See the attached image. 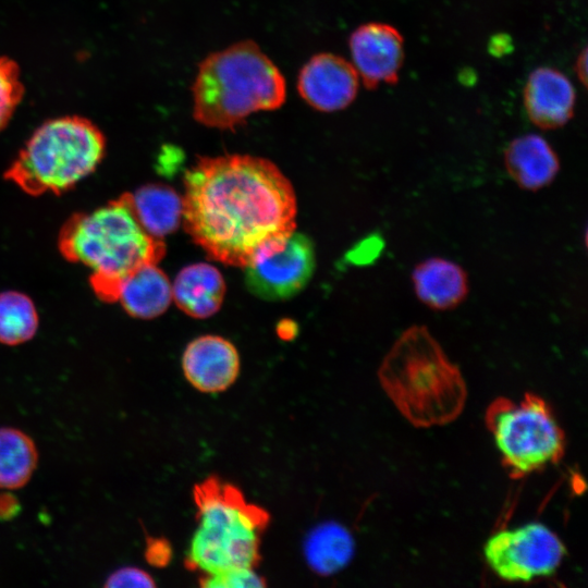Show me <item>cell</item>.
Listing matches in <instances>:
<instances>
[{
	"label": "cell",
	"mask_w": 588,
	"mask_h": 588,
	"mask_svg": "<svg viewBox=\"0 0 588 588\" xmlns=\"http://www.w3.org/2000/svg\"><path fill=\"white\" fill-rule=\"evenodd\" d=\"M182 221L191 238L224 265L244 268L268 243L295 231L287 177L249 155L201 157L184 175Z\"/></svg>",
	"instance_id": "obj_1"
},
{
	"label": "cell",
	"mask_w": 588,
	"mask_h": 588,
	"mask_svg": "<svg viewBox=\"0 0 588 588\" xmlns=\"http://www.w3.org/2000/svg\"><path fill=\"white\" fill-rule=\"evenodd\" d=\"M61 255L90 270L96 296L118 302L125 279L138 268L158 264L166 254L162 240L138 222L126 193L94 210L72 215L58 235Z\"/></svg>",
	"instance_id": "obj_2"
},
{
	"label": "cell",
	"mask_w": 588,
	"mask_h": 588,
	"mask_svg": "<svg viewBox=\"0 0 588 588\" xmlns=\"http://www.w3.org/2000/svg\"><path fill=\"white\" fill-rule=\"evenodd\" d=\"M378 377L388 397L415 427L449 424L464 409V377L425 326H412L400 335Z\"/></svg>",
	"instance_id": "obj_3"
},
{
	"label": "cell",
	"mask_w": 588,
	"mask_h": 588,
	"mask_svg": "<svg viewBox=\"0 0 588 588\" xmlns=\"http://www.w3.org/2000/svg\"><path fill=\"white\" fill-rule=\"evenodd\" d=\"M193 117L208 127L234 130L259 111L280 108L285 79L252 40L236 42L205 58L192 86Z\"/></svg>",
	"instance_id": "obj_4"
},
{
	"label": "cell",
	"mask_w": 588,
	"mask_h": 588,
	"mask_svg": "<svg viewBox=\"0 0 588 588\" xmlns=\"http://www.w3.org/2000/svg\"><path fill=\"white\" fill-rule=\"evenodd\" d=\"M197 528L186 552L185 565L201 575L234 568H255L260 540L269 523L262 507L247 502L241 490L212 476L195 485Z\"/></svg>",
	"instance_id": "obj_5"
},
{
	"label": "cell",
	"mask_w": 588,
	"mask_h": 588,
	"mask_svg": "<svg viewBox=\"0 0 588 588\" xmlns=\"http://www.w3.org/2000/svg\"><path fill=\"white\" fill-rule=\"evenodd\" d=\"M106 137L78 115L39 125L4 172V179L30 196L62 194L91 174L106 154Z\"/></svg>",
	"instance_id": "obj_6"
},
{
	"label": "cell",
	"mask_w": 588,
	"mask_h": 588,
	"mask_svg": "<svg viewBox=\"0 0 588 588\" xmlns=\"http://www.w3.org/2000/svg\"><path fill=\"white\" fill-rule=\"evenodd\" d=\"M485 422L512 478L542 470L564 456L565 432L548 402L535 393L517 401L495 399L486 411Z\"/></svg>",
	"instance_id": "obj_7"
},
{
	"label": "cell",
	"mask_w": 588,
	"mask_h": 588,
	"mask_svg": "<svg viewBox=\"0 0 588 588\" xmlns=\"http://www.w3.org/2000/svg\"><path fill=\"white\" fill-rule=\"evenodd\" d=\"M566 552L562 539L539 522L502 528L483 546L487 565L507 583H530L553 576Z\"/></svg>",
	"instance_id": "obj_8"
},
{
	"label": "cell",
	"mask_w": 588,
	"mask_h": 588,
	"mask_svg": "<svg viewBox=\"0 0 588 588\" xmlns=\"http://www.w3.org/2000/svg\"><path fill=\"white\" fill-rule=\"evenodd\" d=\"M315 267L311 240L293 231L259 249L243 269L250 293L265 301H284L304 290Z\"/></svg>",
	"instance_id": "obj_9"
},
{
	"label": "cell",
	"mask_w": 588,
	"mask_h": 588,
	"mask_svg": "<svg viewBox=\"0 0 588 588\" xmlns=\"http://www.w3.org/2000/svg\"><path fill=\"white\" fill-rule=\"evenodd\" d=\"M350 50L358 76L366 88L395 84L404 61V40L392 25L370 22L350 36Z\"/></svg>",
	"instance_id": "obj_10"
},
{
	"label": "cell",
	"mask_w": 588,
	"mask_h": 588,
	"mask_svg": "<svg viewBox=\"0 0 588 588\" xmlns=\"http://www.w3.org/2000/svg\"><path fill=\"white\" fill-rule=\"evenodd\" d=\"M358 84V74L353 64L336 54L319 53L301 70L297 90L314 109L334 112L353 102Z\"/></svg>",
	"instance_id": "obj_11"
},
{
	"label": "cell",
	"mask_w": 588,
	"mask_h": 588,
	"mask_svg": "<svg viewBox=\"0 0 588 588\" xmlns=\"http://www.w3.org/2000/svg\"><path fill=\"white\" fill-rule=\"evenodd\" d=\"M236 347L226 339L206 334L191 341L182 356L186 380L198 391L218 393L229 389L240 373Z\"/></svg>",
	"instance_id": "obj_12"
},
{
	"label": "cell",
	"mask_w": 588,
	"mask_h": 588,
	"mask_svg": "<svg viewBox=\"0 0 588 588\" xmlns=\"http://www.w3.org/2000/svg\"><path fill=\"white\" fill-rule=\"evenodd\" d=\"M576 93L565 74L550 66L534 70L524 87L529 120L542 130L565 125L574 115Z\"/></svg>",
	"instance_id": "obj_13"
},
{
	"label": "cell",
	"mask_w": 588,
	"mask_h": 588,
	"mask_svg": "<svg viewBox=\"0 0 588 588\" xmlns=\"http://www.w3.org/2000/svg\"><path fill=\"white\" fill-rule=\"evenodd\" d=\"M504 163L519 187L534 192L549 185L560 170L556 152L537 134L513 139L504 151Z\"/></svg>",
	"instance_id": "obj_14"
},
{
	"label": "cell",
	"mask_w": 588,
	"mask_h": 588,
	"mask_svg": "<svg viewBox=\"0 0 588 588\" xmlns=\"http://www.w3.org/2000/svg\"><path fill=\"white\" fill-rule=\"evenodd\" d=\"M412 280L418 299L434 310L455 308L468 293L465 270L441 257L419 262L412 273Z\"/></svg>",
	"instance_id": "obj_15"
},
{
	"label": "cell",
	"mask_w": 588,
	"mask_h": 588,
	"mask_svg": "<svg viewBox=\"0 0 588 588\" xmlns=\"http://www.w3.org/2000/svg\"><path fill=\"white\" fill-rule=\"evenodd\" d=\"M225 282L213 266L197 262L184 267L172 285V299L176 306L193 318H208L221 307Z\"/></svg>",
	"instance_id": "obj_16"
},
{
	"label": "cell",
	"mask_w": 588,
	"mask_h": 588,
	"mask_svg": "<svg viewBox=\"0 0 588 588\" xmlns=\"http://www.w3.org/2000/svg\"><path fill=\"white\" fill-rule=\"evenodd\" d=\"M172 301V285L157 264L145 265L123 282L118 302L132 317L154 319L162 315Z\"/></svg>",
	"instance_id": "obj_17"
},
{
	"label": "cell",
	"mask_w": 588,
	"mask_h": 588,
	"mask_svg": "<svg viewBox=\"0 0 588 588\" xmlns=\"http://www.w3.org/2000/svg\"><path fill=\"white\" fill-rule=\"evenodd\" d=\"M138 222L151 236L163 240L182 221V197L170 186L147 184L126 193Z\"/></svg>",
	"instance_id": "obj_18"
},
{
	"label": "cell",
	"mask_w": 588,
	"mask_h": 588,
	"mask_svg": "<svg viewBox=\"0 0 588 588\" xmlns=\"http://www.w3.org/2000/svg\"><path fill=\"white\" fill-rule=\"evenodd\" d=\"M304 556L311 571L330 576L352 560L355 542L350 530L336 522H323L309 530L304 540Z\"/></svg>",
	"instance_id": "obj_19"
},
{
	"label": "cell",
	"mask_w": 588,
	"mask_h": 588,
	"mask_svg": "<svg viewBox=\"0 0 588 588\" xmlns=\"http://www.w3.org/2000/svg\"><path fill=\"white\" fill-rule=\"evenodd\" d=\"M38 464L34 440L14 427L0 428V489L14 490L27 485Z\"/></svg>",
	"instance_id": "obj_20"
},
{
	"label": "cell",
	"mask_w": 588,
	"mask_h": 588,
	"mask_svg": "<svg viewBox=\"0 0 588 588\" xmlns=\"http://www.w3.org/2000/svg\"><path fill=\"white\" fill-rule=\"evenodd\" d=\"M39 316L32 298L19 291L0 293V343L15 346L32 340Z\"/></svg>",
	"instance_id": "obj_21"
},
{
	"label": "cell",
	"mask_w": 588,
	"mask_h": 588,
	"mask_svg": "<svg viewBox=\"0 0 588 588\" xmlns=\"http://www.w3.org/2000/svg\"><path fill=\"white\" fill-rule=\"evenodd\" d=\"M24 96L19 64L7 56L0 57V132L9 124Z\"/></svg>",
	"instance_id": "obj_22"
},
{
	"label": "cell",
	"mask_w": 588,
	"mask_h": 588,
	"mask_svg": "<svg viewBox=\"0 0 588 588\" xmlns=\"http://www.w3.org/2000/svg\"><path fill=\"white\" fill-rule=\"evenodd\" d=\"M200 586L208 588H261L267 586L255 568H234L218 574L201 575Z\"/></svg>",
	"instance_id": "obj_23"
},
{
	"label": "cell",
	"mask_w": 588,
	"mask_h": 588,
	"mask_svg": "<svg viewBox=\"0 0 588 588\" xmlns=\"http://www.w3.org/2000/svg\"><path fill=\"white\" fill-rule=\"evenodd\" d=\"M107 588H150L156 587L154 577L136 566H123L112 572L106 579Z\"/></svg>",
	"instance_id": "obj_24"
},
{
	"label": "cell",
	"mask_w": 588,
	"mask_h": 588,
	"mask_svg": "<svg viewBox=\"0 0 588 588\" xmlns=\"http://www.w3.org/2000/svg\"><path fill=\"white\" fill-rule=\"evenodd\" d=\"M171 546L167 540L154 537L147 538L145 559L150 565L163 567L171 560Z\"/></svg>",
	"instance_id": "obj_25"
},
{
	"label": "cell",
	"mask_w": 588,
	"mask_h": 588,
	"mask_svg": "<svg viewBox=\"0 0 588 588\" xmlns=\"http://www.w3.org/2000/svg\"><path fill=\"white\" fill-rule=\"evenodd\" d=\"M21 512L20 500L12 492H0V520L8 522Z\"/></svg>",
	"instance_id": "obj_26"
},
{
	"label": "cell",
	"mask_w": 588,
	"mask_h": 588,
	"mask_svg": "<svg viewBox=\"0 0 588 588\" xmlns=\"http://www.w3.org/2000/svg\"><path fill=\"white\" fill-rule=\"evenodd\" d=\"M575 70L583 85L587 82V49L585 48L577 57Z\"/></svg>",
	"instance_id": "obj_27"
}]
</instances>
